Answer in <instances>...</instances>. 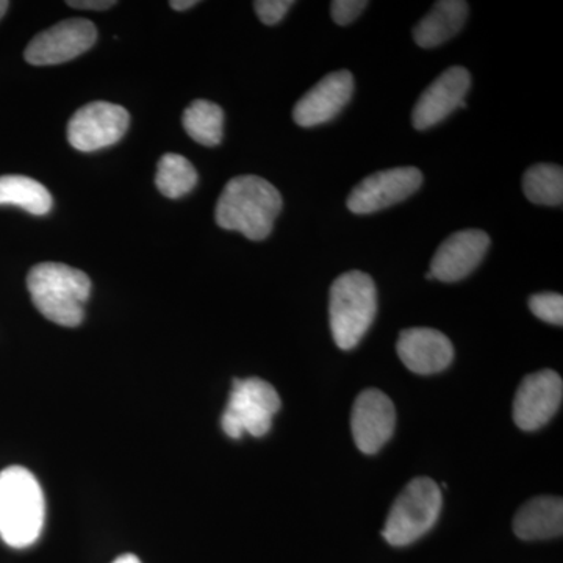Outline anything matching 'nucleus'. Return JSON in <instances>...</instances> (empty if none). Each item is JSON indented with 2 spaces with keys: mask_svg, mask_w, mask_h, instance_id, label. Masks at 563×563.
Instances as JSON below:
<instances>
[{
  "mask_svg": "<svg viewBox=\"0 0 563 563\" xmlns=\"http://www.w3.org/2000/svg\"><path fill=\"white\" fill-rule=\"evenodd\" d=\"M280 210L282 196L274 185L258 176H240L229 180L222 190L214 220L225 231L262 242L273 232Z\"/></svg>",
  "mask_w": 563,
  "mask_h": 563,
  "instance_id": "obj_1",
  "label": "nucleus"
},
{
  "mask_svg": "<svg viewBox=\"0 0 563 563\" xmlns=\"http://www.w3.org/2000/svg\"><path fill=\"white\" fill-rule=\"evenodd\" d=\"M44 495L36 477L22 466L0 472V539L11 548H27L43 531Z\"/></svg>",
  "mask_w": 563,
  "mask_h": 563,
  "instance_id": "obj_2",
  "label": "nucleus"
},
{
  "mask_svg": "<svg viewBox=\"0 0 563 563\" xmlns=\"http://www.w3.org/2000/svg\"><path fill=\"white\" fill-rule=\"evenodd\" d=\"M27 288L38 312L55 324L76 328L85 318L91 280L80 269L62 263H40L27 276Z\"/></svg>",
  "mask_w": 563,
  "mask_h": 563,
  "instance_id": "obj_3",
  "label": "nucleus"
},
{
  "mask_svg": "<svg viewBox=\"0 0 563 563\" xmlns=\"http://www.w3.org/2000/svg\"><path fill=\"white\" fill-rule=\"evenodd\" d=\"M376 313L377 290L368 274L354 269L336 277L329 298V317L340 350H354L372 328Z\"/></svg>",
  "mask_w": 563,
  "mask_h": 563,
  "instance_id": "obj_4",
  "label": "nucleus"
},
{
  "mask_svg": "<svg viewBox=\"0 0 563 563\" xmlns=\"http://www.w3.org/2000/svg\"><path fill=\"white\" fill-rule=\"evenodd\" d=\"M443 496L429 477L410 481L393 504L383 536L393 547H407L431 531L442 512Z\"/></svg>",
  "mask_w": 563,
  "mask_h": 563,
  "instance_id": "obj_5",
  "label": "nucleus"
},
{
  "mask_svg": "<svg viewBox=\"0 0 563 563\" xmlns=\"http://www.w3.org/2000/svg\"><path fill=\"white\" fill-rule=\"evenodd\" d=\"M279 410V393L272 384L258 377L235 379L221 417L222 431L233 440L242 439L244 433L266 435L272 429L274 415Z\"/></svg>",
  "mask_w": 563,
  "mask_h": 563,
  "instance_id": "obj_6",
  "label": "nucleus"
},
{
  "mask_svg": "<svg viewBox=\"0 0 563 563\" xmlns=\"http://www.w3.org/2000/svg\"><path fill=\"white\" fill-rule=\"evenodd\" d=\"M131 117L124 107L110 102H92L70 118L68 141L74 150L95 152L117 144L128 132Z\"/></svg>",
  "mask_w": 563,
  "mask_h": 563,
  "instance_id": "obj_7",
  "label": "nucleus"
},
{
  "mask_svg": "<svg viewBox=\"0 0 563 563\" xmlns=\"http://www.w3.org/2000/svg\"><path fill=\"white\" fill-rule=\"evenodd\" d=\"M98 40V29L88 20L70 18L38 33L24 52L33 66L60 65L90 51Z\"/></svg>",
  "mask_w": 563,
  "mask_h": 563,
  "instance_id": "obj_8",
  "label": "nucleus"
},
{
  "mask_svg": "<svg viewBox=\"0 0 563 563\" xmlns=\"http://www.w3.org/2000/svg\"><path fill=\"white\" fill-rule=\"evenodd\" d=\"M422 184L420 169L413 166L374 173L355 185L347 198V209L355 214L376 213L406 201Z\"/></svg>",
  "mask_w": 563,
  "mask_h": 563,
  "instance_id": "obj_9",
  "label": "nucleus"
},
{
  "mask_svg": "<svg viewBox=\"0 0 563 563\" xmlns=\"http://www.w3.org/2000/svg\"><path fill=\"white\" fill-rule=\"evenodd\" d=\"M562 398V377L553 369L529 374L515 395V424L526 432L543 428L558 413Z\"/></svg>",
  "mask_w": 563,
  "mask_h": 563,
  "instance_id": "obj_10",
  "label": "nucleus"
},
{
  "mask_svg": "<svg viewBox=\"0 0 563 563\" xmlns=\"http://www.w3.org/2000/svg\"><path fill=\"white\" fill-rule=\"evenodd\" d=\"M395 426V404L385 393L369 388L357 396L352 407L351 428L363 454L379 453L391 439Z\"/></svg>",
  "mask_w": 563,
  "mask_h": 563,
  "instance_id": "obj_11",
  "label": "nucleus"
},
{
  "mask_svg": "<svg viewBox=\"0 0 563 563\" xmlns=\"http://www.w3.org/2000/svg\"><path fill=\"white\" fill-rule=\"evenodd\" d=\"M472 88V76L462 66L444 70L429 85L415 106L412 122L417 131H426L446 120L454 110L465 109V98Z\"/></svg>",
  "mask_w": 563,
  "mask_h": 563,
  "instance_id": "obj_12",
  "label": "nucleus"
},
{
  "mask_svg": "<svg viewBox=\"0 0 563 563\" xmlns=\"http://www.w3.org/2000/svg\"><path fill=\"white\" fill-rule=\"evenodd\" d=\"M354 95V76L342 69L328 74L324 79L306 92L295 109L292 120L301 128L325 124L342 113Z\"/></svg>",
  "mask_w": 563,
  "mask_h": 563,
  "instance_id": "obj_13",
  "label": "nucleus"
},
{
  "mask_svg": "<svg viewBox=\"0 0 563 563\" xmlns=\"http://www.w3.org/2000/svg\"><path fill=\"white\" fill-rule=\"evenodd\" d=\"M490 236L477 229L455 232L444 240L433 255L431 274L440 282H459L470 276L484 261Z\"/></svg>",
  "mask_w": 563,
  "mask_h": 563,
  "instance_id": "obj_14",
  "label": "nucleus"
},
{
  "mask_svg": "<svg viewBox=\"0 0 563 563\" xmlns=\"http://www.w3.org/2000/svg\"><path fill=\"white\" fill-rule=\"evenodd\" d=\"M396 351L404 365L421 376L443 372L454 358L451 340L444 333L429 328L402 331Z\"/></svg>",
  "mask_w": 563,
  "mask_h": 563,
  "instance_id": "obj_15",
  "label": "nucleus"
},
{
  "mask_svg": "<svg viewBox=\"0 0 563 563\" xmlns=\"http://www.w3.org/2000/svg\"><path fill=\"white\" fill-rule=\"evenodd\" d=\"M514 531L526 542L550 540L563 532V501L558 496H539L520 507L514 518Z\"/></svg>",
  "mask_w": 563,
  "mask_h": 563,
  "instance_id": "obj_16",
  "label": "nucleus"
},
{
  "mask_svg": "<svg viewBox=\"0 0 563 563\" xmlns=\"http://www.w3.org/2000/svg\"><path fill=\"white\" fill-rule=\"evenodd\" d=\"M466 16L468 3L463 0H440L415 27V43L424 49L446 43L462 31Z\"/></svg>",
  "mask_w": 563,
  "mask_h": 563,
  "instance_id": "obj_17",
  "label": "nucleus"
},
{
  "mask_svg": "<svg viewBox=\"0 0 563 563\" xmlns=\"http://www.w3.org/2000/svg\"><path fill=\"white\" fill-rule=\"evenodd\" d=\"M0 206H14L44 217L52 209V196L40 181L25 176L0 177Z\"/></svg>",
  "mask_w": 563,
  "mask_h": 563,
  "instance_id": "obj_18",
  "label": "nucleus"
},
{
  "mask_svg": "<svg viewBox=\"0 0 563 563\" xmlns=\"http://www.w3.org/2000/svg\"><path fill=\"white\" fill-rule=\"evenodd\" d=\"M185 131H187L190 139L202 146H218L224 133V111L220 106L210 101L191 102L184 111Z\"/></svg>",
  "mask_w": 563,
  "mask_h": 563,
  "instance_id": "obj_19",
  "label": "nucleus"
},
{
  "mask_svg": "<svg viewBox=\"0 0 563 563\" xmlns=\"http://www.w3.org/2000/svg\"><path fill=\"white\" fill-rule=\"evenodd\" d=\"M523 190L526 198L537 206H562L563 172L561 166L548 165V163L531 166L523 176Z\"/></svg>",
  "mask_w": 563,
  "mask_h": 563,
  "instance_id": "obj_20",
  "label": "nucleus"
},
{
  "mask_svg": "<svg viewBox=\"0 0 563 563\" xmlns=\"http://www.w3.org/2000/svg\"><path fill=\"white\" fill-rule=\"evenodd\" d=\"M158 191L169 199L188 195L198 184V173L187 158L179 154H165L158 162L155 176Z\"/></svg>",
  "mask_w": 563,
  "mask_h": 563,
  "instance_id": "obj_21",
  "label": "nucleus"
},
{
  "mask_svg": "<svg viewBox=\"0 0 563 563\" xmlns=\"http://www.w3.org/2000/svg\"><path fill=\"white\" fill-rule=\"evenodd\" d=\"M529 309L537 318L550 324H563V298L559 292H539L529 299Z\"/></svg>",
  "mask_w": 563,
  "mask_h": 563,
  "instance_id": "obj_22",
  "label": "nucleus"
},
{
  "mask_svg": "<svg viewBox=\"0 0 563 563\" xmlns=\"http://www.w3.org/2000/svg\"><path fill=\"white\" fill-rule=\"evenodd\" d=\"M292 5V0H257L254 2V10L263 24L274 25L284 20Z\"/></svg>",
  "mask_w": 563,
  "mask_h": 563,
  "instance_id": "obj_23",
  "label": "nucleus"
},
{
  "mask_svg": "<svg viewBox=\"0 0 563 563\" xmlns=\"http://www.w3.org/2000/svg\"><path fill=\"white\" fill-rule=\"evenodd\" d=\"M368 5L366 0H333L331 3L332 20L335 24L347 25L361 16L362 11Z\"/></svg>",
  "mask_w": 563,
  "mask_h": 563,
  "instance_id": "obj_24",
  "label": "nucleus"
},
{
  "mask_svg": "<svg viewBox=\"0 0 563 563\" xmlns=\"http://www.w3.org/2000/svg\"><path fill=\"white\" fill-rule=\"evenodd\" d=\"M69 7L79 10L103 11L117 5L114 0H68Z\"/></svg>",
  "mask_w": 563,
  "mask_h": 563,
  "instance_id": "obj_25",
  "label": "nucleus"
},
{
  "mask_svg": "<svg viewBox=\"0 0 563 563\" xmlns=\"http://www.w3.org/2000/svg\"><path fill=\"white\" fill-rule=\"evenodd\" d=\"M195 5H198L196 0H172V2H169V7L176 11L190 10Z\"/></svg>",
  "mask_w": 563,
  "mask_h": 563,
  "instance_id": "obj_26",
  "label": "nucleus"
},
{
  "mask_svg": "<svg viewBox=\"0 0 563 563\" xmlns=\"http://www.w3.org/2000/svg\"><path fill=\"white\" fill-rule=\"evenodd\" d=\"M113 563H141L139 561V558H135V555L132 554H125L121 555V558H118L117 561Z\"/></svg>",
  "mask_w": 563,
  "mask_h": 563,
  "instance_id": "obj_27",
  "label": "nucleus"
},
{
  "mask_svg": "<svg viewBox=\"0 0 563 563\" xmlns=\"http://www.w3.org/2000/svg\"><path fill=\"white\" fill-rule=\"evenodd\" d=\"M10 2H7V0H0V20H2L3 14L7 13V10H9Z\"/></svg>",
  "mask_w": 563,
  "mask_h": 563,
  "instance_id": "obj_28",
  "label": "nucleus"
},
{
  "mask_svg": "<svg viewBox=\"0 0 563 563\" xmlns=\"http://www.w3.org/2000/svg\"><path fill=\"white\" fill-rule=\"evenodd\" d=\"M426 279H428V280H433V276H432L431 272H429L428 274H426Z\"/></svg>",
  "mask_w": 563,
  "mask_h": 563,
  "instance_id": "obj_29",
  "label": "nucleus"
}]
</instances>
